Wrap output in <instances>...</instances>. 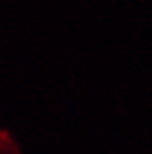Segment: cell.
Instances as JSON below:
<instances>
[{
    "label": "cell",
    "instance_id": "6da1fadb",
    "mask_svg": "<svg viewBox=\"0 0 152 154\" xmlns=\"http://www.w3.org/2000/svg\"><path fill=\"white\" fill-rule=\"evenodd\" d=\"M0 154H23L15 136L4 126H0Z\"/></svg>",
    "mask_w": 152,
    "mask_h": 154
}]
</instances>
